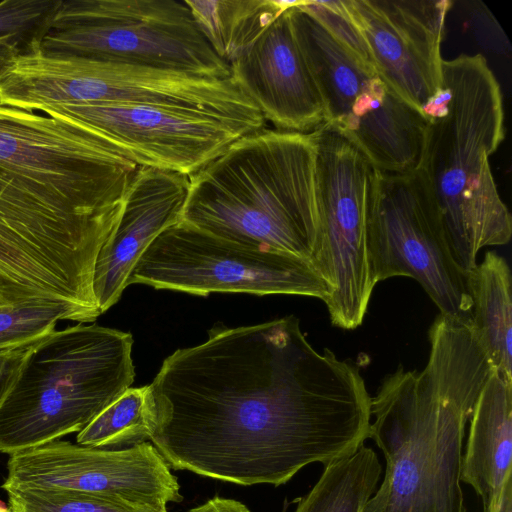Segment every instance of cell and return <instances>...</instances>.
I'll return each mask as SVG.
<instances>
[{"label":"cell","mask_w":512,"mask_h":512,"mask_svg":"<svg viewBox=\"0 0 512 512\" xmlns=\"http://www.w3.org/2000/svg\"><path fill=\"white\" fill-rule=\"evenodd\" d=\"M39 340L0 350V406L11 389L27 354Z\"/></svg>","instance_id":"484cf974"},{"label":"cell","mask_w":512,"mask_h":512,"mask_svg":"<svg viewBox=\"0 0 512 512\" xmlns=\"http://www.w3.org/2000/svg\"><path fill=\"white\" fill-rule=\"evenodd\" d=\"M151 443L174 470L280 486L355 453L371 396L359 368L317 351L293 315L228 328L168 356L150 384Z\"/></svg>","instance_id":"6da1fadb"},{"label":"cell","mask_w":512,"mask_h":512,"mask_svg":"<svg viewBox=\"0 0 512 512\" xmlns=\"http://www.w3.org/2000/svg\"><path fill=\"white\" fill-rule=\"evenodd\" d=\"M293 3L229 67L265 121L278 130L309 133L325 123V108L297 33Z\"/></svg>","instance_id":"2e32d148"},{"label":"cell","mask_w":512,"mask_h":512,"mask_svg":"<svg viewBox=\"0 0 512 512\" xmlns=\"http://www.w3.org/2000/svg\"><path fill=\"white\" fill-rule=\"evenodd\" d=\"M60 320L87 323L68 302L27 299L0 302V350L35 342L51 332Z\"/></svg>","instance_id":"603a6c76"},{"label":"cell","mask_w":512,"mask_h":512,"mask_svg":"<svg viewBox=\"0 0 512 512\" xmlns=\"http://www.w3.org/2000/svg\"><path fill=\"white\" fill-rule=\"evenodd\" d=\"M41 112L64 115L91 126L138 167L188 177L241 137L264 128L196 109L152 105L65 104Z\"/></svg>","instance_id":"4fadbf2b"},{"label":"cell","mask_w":512,"mask_h":512,"mask_svg":"<svg viewBox=\"0 0 512 512\" xmlns=\"http://www.w3.org/2000/svg\"><path fill=\"white\" fill-rule=\"evenodd\" d=\"M512 380L491 371L469 419L461 482L481 497L483 512H497L512 479Z\"/></svg>","instance_id":"ac0fdd59"},{"label":"cell","mask_w":512,"mask_h":512,"mask_svg":"<svg viewBox=\"0 0 512 512\" xmlns=\"http://www.w3.org/2000/svg\"><path fill=\"white\" fill-rule=\"evenodd\" d=\"M368 250L376 284L392 277L416 280L440 314L470 318L468 274L456 261L439 207L418 169H375Z\"/></svg>","instance_id":"8fae6325"},{"label":"cell","mask_w":512,"mask_h":512,"mask_svg":"<svg viewBox=\"0 0 512 512\" xmlns=\"http://www.w3.org/2000/svg\"><path fill=\"white\" fill-rule=\"evenodd\" d=\"M293 18L325 108V123L353 143L383 172L418 170L428 126L316 18L293 3Z\"/></svg>","instance_id":"9c48e42d"},{"label":"cell","mask_w":512,"mask_h":512,"mask_svg":"<svg viewBox=\"0 0 512 512\" xmlns=\"http://www.w3.org/2000/svg\"><path fill=\"white\" fill-rule=\"evenodd\" d=\"M370 65L423 112L442 88L441 43L450 0H341Z\"/></svg>","instance_id":"9a60e30c"},{"label":"cell","mask_w":512,"mask_h":512,"mask_svg":"<svg viewBox=\"0 0 512 512\" xmlns=\"http://www.w3.org/2000/svg\"><path fill=\"white\" fill-rule=\"evenodd\" d=\"M137 167L79 120L0 105L1 298L91 306Z\"/></svg>","instance_id":"7a4b0ae2"},{"label":"cell","mask_w":512,"mask_h":512,"mask_svg":"<svg viewBox=\"0 0 512 512\" xmlns=\"http://www.w3.org/2000/svg\"><path fill=\"white\" fill-rule=\"evenodd\" d=\"M422 114L428 126L419 170L456 261L469 274L482 248L505 245L512 236V217L490 166L505 138L503 97L485 57L443 60L442 88Z\"/></svg>","instance_id":"5b68a950"},{"label":"cell","mask_w":512,"mask_h":512,"mask_svg":"<svg viewBox=\"0 0 512 512\" xmlns=\"http://www.w3.org/2000/svg\"><path fill=\"white\" fill-rule=\"evenodd\" d=\"M189 512H250V510L237 500L216 496L192 508Z\"/></svg>","instance_id":"4316f807"},{"label":"cell","mask_w":512,"mask_h":512,"mask_svg":"<svg viewBox=\"0 0 512 512\" xmlns=\"http://www.w3.org/2000/svg\"><path fill=\"white\" fill-rule=\"evenodd\" d=\"M2 488L71 490L161 512L183 499L170 466L148 441L104 449L55 440L10 455Z\"/></svg>","instance_id":"5bb4252c"},{"label":"cell","mask_w":512,"mask_h":512,"mask_svg":"<svg viewBox=\"0 0 512 512\" xmlns=\"http://www.w3.org/2000/svg\"><path fill=\"white\" fill-rule=\"evenodd\" d=\"M156 410L150 385L128 388L77 434V444L108 447L150 440Z\"/></svg>","instance_id":"7402d4cb"},{"label":"cell","mask_w":512,"mask_h":512,"mask_svg":"<svg viewBox=\"0 0 512 512\" xmlns=\"http://www.w3.org/2000/svg\"><path fill=\"white\" fill-rule=\"evenodd\" d=\"M497 512H512V479L507 483Z\"/></svg>","instance_id":"f1b7e54d"},{"label":"cell","mask_w":512,"mask_h":512,"mask_svg":"<svg viewBox=\"0 0 512 512\" xmlns=\"http://www.w3.org/2000/svg\"><path fill=\"white\" fill-rule=\"evenodd\" d=\"M0 512H14L12 508L6 506L2 501H0Z\"/></svg>","instance_id":"f546056e"},{"label":"cell","mask_w":512,"mask_h":512,"mask_svg":"<svg viewBox=\"0 0 512 512\" xmlns=\"http://www.w3.org/2000/svg\"><path fill=\"white\" fill-rule=\"evenodd\" d=\"M311 132L320 220L314 267L330 289L324 303L332 324L352 330L362 324L376 286L368 250L375 168L330 124Z\"/></svg>","instance_id":"30bf717a"},{"label":"cell","mask_w":512,"mask_h":512,"mask_svg":"<svg viewBox=\"0 0 512 512\" xmlns=\"http://www.w3.org/2000/svg\"><path fill=\"white\" fill-rule=\"evenodd\" d=\"M189 182L181 221L314 267L320 220L312 132L263 128L247 134Z\"/></svg>","instance_id":"277c9868"},{"label":"cell","mask_w":512,"mask_h":512,"mask_svg":"<svg viewBox=\"0 0 512 512\" xmlns=\"http://www.w3.org/2000/svg\"><path fill=\"white\" fill-rule=\"evenodd\" d=\"M382 471L376 452L364 444L355 453L324 466L295 512H364Z\"/></svg>","instance_id":"44dd1931"},{"label":"cell","mask_w":512,"mask_h":512,"mask_svg":"<svg viewBox=\"0 0 512 512\" xmlns=\"http://www.w3.org/2000/svg\"><path fill=\"white\" fill-rule=\"evenodd\" d=\"M130 284L199 296L287 294L325 301L330 294L328 285L305 260L231 241L183 221L151 242L131 271Z\"/></svg>","instance_id":"7c38bea8"},{"label":"cell","mask_w":512,"mask_h":512,"mask_svg":"<svg viewBox=\"0 0 512 512\" xmlns=\"http://www.w3.org/2000/svg\"><path fill=\"white\" fill-rule=\"evenodd\" d=\"M189 177L137 167L113 233L100 249L93 273V294L104 313L120 299L136 262L166 228L181 221Z\"/></svg>","instance_id":"e0dca14e"},{"label":"cell","mask_w":512,"mask_h":512,"mask_svg":"<svg viewBox=\"0 0 512 512\" xmlns=\"http://www.w3.org/2000/svg\"><path fill=\"white\" fill-rule=\"evenodd\" d=\"M428 336L425 367L400 364L371 397L369 438L386 466L364 512H466L464 437L491 367L470 319L439 314Z\"/></svg>","instance_id":"3957f363"},{"label":"cell","mask_w":512,"mask_h":512,"mask_svg":"<svg viewBox=\"0 0 512 512\" xmlns=\"http://www.w3.org/2000/svg\"><path fill=\"white\" fill-rule=\"evenodd\" d=\"M2 301H3V300H2V298H1V296H0V302H2Z\"/></svg>","instance_id":"4dcf8cb0"},{"label":"cell","mask_w":512,"mask_h":512,"mask_svg":"<svg viewBox=\"0 0 512 512\" xmlns=\"http://www.w3.org/2000/svg\"><path fill=\"white\" fill-rule=\"evenodd\" d=\"M40 47L51 54L231 77L185 0H62Z\"/></svg>","instance_id":"ba28073f"},{"label":"cell","mask_w":512,"mask_h":512,"mask_svg":"<svg viewBox=\"0 0 512 512\" xmlns=\"http://www.w3.org/2000/svg\"><path fill=\"white\" fill-rule=\"evenodd\" d=\"M5 491L14 512H161L71 490L13 488Z\"/></svg>","instance_id":"cb8c5ba5"},{"label":"cell","mask_w":512,"mask_h":512,"mask_svg":"<svg viewBox=\"0 0 512 512\" xmlns=\"http://www.w3.org/2000/svg\"><path fill=\"white\" fill-rule=\"evenodd\" d=\"M214 52L228 65L290 5L275 0H185Z\"/></svg>","instance_id":"ffe728a7"},{"label":"cell","mask_w":512,"mask_h":512,"mask_svg":"<svg viewBox=\"0 0 512 512\" xmlns=\"http://www.w3.org/2000/svg\"><path fill=\"white\" fill-rule=\"evenodd\" d=\"M133 337L99 325L34 344L0 406V452L15 454L83 430L131 387Z\"/></svg>","instance_id":"8992f818"},{"label":"cell","mask_w":512,"mask_h":512,"mask_svg":"<svg viewBox=\"0 0 512 512\" xmlns=\"http://www.w3.org/2000/svg\"><path fill=\"white\" fill-rule=\"evenodd\" d=\"M62 0H4L0 2V39L28 52L38 48L51 29Z\"/></svg>","instance_id":"d4e9b609"},{"label":"cell","mask_w":512,"mask_h":512,"mask_svg":"<svg viewBox=\"0 0 512 512\" xmlns=\"http://www.w3.org/2000/svg\"><path fill=\"white\" fill-rule=\"evenodd\" d=\"M471 325L490 367L512 380V281L504 257L487 251L468 274Z\"/></svg>","instance_id":"d6986e66"},{"label":"cell","mask_w":512,"mask_h":512,"mask_svg":"<svg viewBox=\"0 0 512 512\" xmlns=\"http://www.w3.org/2000/svg\"><path fill=\"white\" fill-rule=\"evenodd\" d=\"M20 53L22 51L15 43L5 38L0 39V75Z\"/></svg>","instance_id":"83f0119b"},{"label":"cell","mask_w":512,"mask_h":512,"mask_svg":"<svg viewBox=\"0 0 512 512\" xmlns=\"http://www.w3.org/2000/svg\"><path fill=\"white\" fill-rule=\"evenodd\" d=\"M15 90L21 106L33 112L65 104L152 105L196 109L265 126L259 109L232 77H206L42 49L21 58Z\"/></svg>","instance_id":"52a82bcc"}]
</instances>
